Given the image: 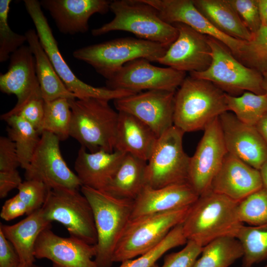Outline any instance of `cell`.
Here are the masks:
<instances>
[{
  "mask_svg": "<svg viewBox=\"0 0 267 267\" xmlns=\"http://www.w3.org/2000/svg\"><path fill=\"white\" fill-rule=\"evenodd\" d=\"M263 187L259 170L227 152L211 190L239 203Z\"/></svg>",
  "mask_w": 267,
  "mask_h": 267,
  "instance_id": "44dd1931",
  "label": "cell"
},
{
  "mask_svg": "<svg viewBox=\"0 0 267 267\" xmlns=\"http://www.w3.org/2000/svg\"><path fill=\"white\" fill-rule=\"evenodd\" d=\"M263 76V87L265 93L267 95V71L262 73Z\"/></svg>",
  "mask_w": 267,
  "mask_h": 267,
  "instance_id": "f907efd6",
  "label": "cell"
},
{
  "mask_svg": "<svg viewBox=\"0 0 267 267\" xmlns=\"http://www.w3.org/2000/svg\"><path fill=\"white\" fill-rule=\"evenodd\" d=\"M81 191L93 213L97 237L94 261L98 267H111L116 246L131 220L134 200L85 186Z\"/></svg>",
  "mask_w": 267,
  "mask_h": 267,
  "instance_id": "3957f363",
  "label": "cell"
},
{
  "mask_svg": "<svg viewBox=\"0 0 267 267\" xmlns=\"http://www.w3.org/2000/svg\"><path fill=\"white\" fill-rule=\"evenodd\" d=\"M32 267H41V266H37V265H33Z\"/></svg>",
  "mask_w": 267,
  "mask_h": 267,
  "instance_id": "f5cc1de1",
  "label": "cell"
},
{
  "mask_svg": "<svg viewBox=\"0 0 267 267\" xmlns=\"http://www.w3.org/2000/svg\"><path fill=\"white\" fill-rule=\"evenodd\" d=\"M261 26L267 27V0H258Z\"/></svg>",
  "mask_w": 267,
  "mask_h": 267,
  "instance_id": "c3c4849f",
  "label": "cell"
},
{
  "mask_svg": "<svg viewBox=\"0 0 267 267\" xmlns=\"http://www.w3.org/2000/svg\"><path fill=\"white\" fill-rule=\"evenodd\" d=\"M176 91L151 90L114 100L118 112L130 114L147 126L158 138L174 125Z\"/></svg>",
  "mask_w": 267,
  "mask_h": 267,
  "instance_id": "9a60e30c",
  "label": "cell"
},
{
  "mask_svg": "<svg viewBox=\"0 0 267 267\" xmlns=\"http://www.w3.org/2000/svg\"><path fill=\"white\" fill-rule=\"evenodd\" d=\"M197 9L220 31L235 39L250 41L252 34L227 0H193Z\"/></svg>",
  "mask_w": 267,
  "mask_h": 267,
  "instance_id": "f1b7e54d",
  "label": "cell"
},
{
  "mask_svg": "<svg viewBox=\"0 0 267 267\" xmlns=\"http://www.w3.org/2000/svg\"><path fill=\"white\" fill-rule=\"evenodd\" d=\"M235 237L243 248V267H252L267 259V223L258 225L243 224Z\"/></svg>",
  "mask_w": 267,
  "mask_h": 267,
  "instance_id": "1f68e13d",
  "label": "cell"
},
{
  "mask_svg": "<svg viewBox=\"0 0 267 267\" xmlns=\"http://www.w3.org/2000/svg\"><path fill=\"white\" fill-rule=\"evenodd\" d=\"M234 57L248 67L267 71V27L261 26L250 41H244Z\"/></svg>",
  "mask_w": 267,
  "mask_h": 267,
  "instance_id": "e575fe53",
  "label": "cell"
},
{
  "mask_svg": "<svg viewBox=\"0 0 267 267\" xmlns=\"http://www.w3.org/2000/svg\"><path fill=\"white\" fill-rule=\"evenodd\" d=\"M253 34L262 26L258 0H227Z\"/></svg>",
  "mask_w": 267,
  "mask_h": 267,
  "instance_id": "ab89813d",
  "label": "cell"
},
{
  "mask_svg": "<svg viewBox=\"0 0 267 267\" xmlns=\"http://www.w3.org/2000/svg\"><path fill=\"white\" fill-rule=\"evenodd\" d=\"M263 186L267 190V161L266 162L260 169Z\"/></svg>",
  "mask_w": 267,
  "mask_h": 267,
  "instance_id": "681fc988",
  "label": "cell"
},
{
  "mask_svg": "<svg viewBox=\"0 0 267 267\" xmlns=\"http://www.w3.org/2000/svg\"><path fill=\"white\" fill-rule=\"evenodd\" d=\"M71 120L69 99L60 98L45 102L41 134L48 132L56 135L60 141H64L70 136Z\"/></svg>",
  "mask_w": 267,
  "mask_h": 267,
  "instance_id": "836d02e7",
  "label": "cell"
},
{
  "mask_svg": "<svg viewBox=\"0 0 267 267\" xmlns=\"http://www.w3.org/2000/svg\"><path fill=\"white\" fill-rule=\"evenodd\" d=\"M173 25L178 31V37L157 62L183 72L206 70L212 59L208 36L182 23Z\"/></svg>",
  "mask_w": 267,
  "mask_h": 267,
  "instance_id": "2e32d148",
  "label": "cell"
},
{
  "mask_svg": "<svg viewBox=\"0 0 267 267\" xmlns=\"http://www.w3.org/2000/svg\"><path fill=\"white\" fill-rule=\"evenodd\" d=\"M23 1L26 10L35 25L42 47L60 78L76 98H95L110 101L133 94L131 91L127 90L94 87L80 80L62 56L40 1L24 0Z\"/></svg>",
  "mask_w": 267,
  "mask_h": 267,
  "instance_id": "ba28073f",
  "label": "cell"
},
{
  "mask_svg": "<svg viewBox=\"0 0 267 267\" xmlns=\"http://www.w3.org/2000/svg\"><path fill=\"white\" fill-rule=\"evenodd\" d=\"M212 62L201 72L190 73L192 77L212 82L223 92L237 96L245 91L265 93L262 73L244 65L222 42L208 36Z\"/></svg>",
  "mask_w": 267,
  "mask_h": 267,
  "instance_id": "9c48e42d",
  "label": "cell"
},
{
  "mask_svg": "<svg viewBox=\"0 0 267 267\" xmlns=\"http://www.w3.org/2000/svg\"><path fill=\"white\" fill-rule=\"evenodd\" d=\"M109 101L95 98L69 99L72 111L70 136L90 152L115 150L119 113Z\"/></svg>",
  "mask_w": 267,
  "mask_h": 267,
  "instance_id": "277c9868",
  "label": "cell"
},
{
  "mask_svg": "<svg viewBox=\"0 0 267 267\" xmlns=\"http://www.w3.org/2000/svg\"><path fill=\"white\" fill-rule=\"evenodd\" d=\"M238 204L211 190L200 195L182 223L187 241L204 247L219 237H235L243 224L239 218Z\"/></svg>",
  "mask_w": 267,
  "mask_h": 267,
  "instance_id": "6da1fadb",
  "label": "cell"
},
{
  "mask_svg": "<svg viewBox=\"0 0 267 267\" xmlns=\"http://www.w3.org/2000/svg\"><path fill=\"white\" fill-rule=\"evenodd\" d=\"M17 189V194L25 204L27 215L42 208L50 189L43 182L36 180H25Z\"/></svg>",
  "mask_w": 267,
  "mask_h": 267,
  "instance_id": "f35d334b",
  "label": "cell"
},
{
  "mask_svg": "<svg viewBox=\"0 0 267 267\" xmlns=\"http://www.w3.org/2000/svg\"><path fill=\"white\" fill-rule=\"evenodd\" d=\"M225 93L209 81L186 77L175 93L174 125L184 133L204 130L228 111Z\"/></svg>",
  "mask_w": 267,
  "mask_h": 267,
  "instance_id": "7a4b0ae2",
  "label": "cell"
},
{
  "mask_svg": "<svg viewBox=\"0 0 267 267\" xmlns=\"http://www.w3.org/2000/svg\"><path fill=\"white\" fill-rule=\"evenodd\" d=\"M44 105L45 101L42 95L36 96L26 102L14 115L19 116L27 121L41 134V128L44 115Z\"/></svg>",
  "mask_w": 267,
  "mask_h": 267,
  "instance_id": "b9f144b4",
  "label": "cell"
},
{
  "mask_svg": "<svg viewBox=\"0 0 267 267\" xmlns=\"http://www.w3.org/2000/svg\"><path fill=\"white\" fill-rule=\"evenodd\" d=\"M51 227V222L44 217L40 209L12 225L0 223L1 230L18 253L21 263L33 266L35 261V246L41 233Z\"/></svg>",
  "mask_w": 267,
  "mask_h": 267,
  "instance_id": "484cf974",
  "label": "cell"
},
{
  "mask_svg": "<svg viewBox=\"0 0 267 267\" xmlns=\"http://www.w3.org/2000/svg\"><path fill=\"white\" fill-rule=\"evenodd\" d=\"M17 170L0 172V198L5 197L14 188H17L22 182Z\"/></svg>",
  "mask_w": 267,
  "mask_h": 267,
  "instance_id": "bcb514c9",
  "label": "cell"
},
{
  "mask_svg": "<svg viewBox=\"0 0 267 267\" xmlns=\"http://www.w3.org/2000/svg\"><path fill=\"white\" fill-rule=\"evenodd\" d=\"M219 120L227 152L260 170L267 161V145L256 127L242 122L230 111Z\"/></svg>",
  "mask_w": 267,
  "mask_h": 267,
  "instance_id": "d6986e66",
  "label": "cell"
},
{
  "mask_svg": "<svg viewBox=\"0 0 267 267\" xmlns=\"http://www.w3.org/2000/svg\"><path fill=\"white\" fill-rule=\"evenodd\" d=\"M228 111L233 113L242 122L255 126L267 113V95L245 91L234 96L225 93Z\"/></svg>",
  "mask_w": 267,
  "mask_h": 267,
  "instance_id": "d6a6232c",
  "label": "cell"
},
{
  "mask_svg": "<svg viewBox=\"0 0 267 267\" xmlns=\"http://www.w3.org/2000/svg\"><path fill=\"white\" fill-rule=\"evenodd\" d=\"M11 0H0V62L10 58L11 55L27 42L25 35L14 32L8 23Z\"/></svg>",
  "mask_w": 267,
  "mask_h": 267,
  "instance_id": "74e56055",
  "label": "cell"
},
{
  "mask_svg": "<svg viewBox=\"0 0 267 267\" xmlns=\"http://www.w3.org/2000/svg\"><path fill=\"white\" fill-rule=\"evenodd\" d=\"M110 10L114 14V18L101 27L92 29L93 36L123 31L132 33L138 39L168 47L178 37L177 28L163 20L157 10L144 0L111 1Z\"/></svg>",
  "mask_w": 267,
  "mask_h": 267,
  "instance_id": "5b68a950",
  "label": "cell"
},
{
  "mask_svg": "<svg viewBox=\"0 0 267 267\" xmlns=\"http://www.w3.org/2000/svg\"><path fill=\"white\" fill-rule=\"evenodd\" d=\"M9 59L8 70L0 75V90L7 94H14L17 100L12 109L1 115V120L14 115L34 96L42 95L35 59L29 46L23 45L11 55Z\"/></svg>",
  "mask_w": 267,
  "mask_h": 267,
  "instance_id": "e0dca14e",
  "label": "cell"
},
{
  "mask_svg": "<svg viewBox=\"0 0 267 267\" xmlns=\"http://www.w3.org/2000/svg\"><path fill=\"white\" fill-rule=\"evenodd\" d=\"M115 150L130 154L147 162L158 137L145 124L134 116L118 112Z\"/></svg>",
  "mask_w": 267,
  "mask_h": 267,
  "instance_id": "d4e9b609",
  "label": "cell"
},
{
  "mask_svg": "<svg viewBox=\"0 0 267 267\" xmlns=\"http://www.w3.org/2000/svg\"><path fill=\"white\" fill-rule=\"evenodd\" d=\"M41 209L46 221L60 222L70 236L96 245L97 237L92 210L87 198L78 190L49 189Z\"/></svg>",
  "mask_w": 267,
  "mask_h": 267,
  "instance_id": "30bf717a",
  "label": "cell"
},
{
  "mask_svg": "<svg viewBox=\"0 0 267 267\" xmlns=\"http://www.w3.org/2000/svg\"><path fill=\"white\" fill-rule=\"evenodd\" d=\"M201 254L193 267H229L242 258L243 250L236 238L226 236L210 242L203 247Z\"/></svg>",
  "mask_w": 267,
  "mask_h": 267,
  "instance_id": "f546056e",
  "label": "cell"
},
{
  "mask_svg": "<svg viewBox=\"0 0 267 267\" xmlns=\"http://www.w3.org/2000/svg\"><path fill=\"white\" fill-rule=\"evenodd\" d=\"M60 141L51 133H42L39 144L25 170V179L41 181L50 189L65 188L78 190L82 183L64 160L60 149Z\"/></svg>",
  "mask_w": 267,
  "mask_h": 267,
  "instance_id": "7c38bea8",
  "label": "cell"
},
{
  "mask_svg": "<svg viewBox=\"0 0 267 267\" xmlns=\"http://www.w3.org/2000/svg\"><path fill=\"white\" fill-rule=\"evenodd\" d=\"M199 196L188 182L159 188L146 185L134 200L131 220L190 207Z\"/></svg>",
  "mask_w": 267,
  "mask_h": 267,
  "instance_id": "603a6c76",
  "label": "cell"
},
{
  "mask_svg": "<svg viewBox=\"0 0 267 267\" xmlns=\"http://www.w3.org/2000/svg\"><path fill=\"white\" fill-rule=\"evenodd\" d=\"M185 77V72L171 67L156 66L145 58H138L125 64L106 80V87L136 93L151 90L176 91Z\"/></svg>",
  "mask_w": 267,
  "mask_h": 267,
  "instance_id": "4fadbf2b",
  "label": "cell"
},
{
  "mask_svg": "<svg viewBox=\"0 0 267 267\" xmlns=\"http://www.w3.org/2000/svg\"><path fill=\"white\" fill-rule=\"evenodd\" d=\"M127 153L114 150L88 152L81 146L75 162L74 168L82 186L104 190L117 171Z\"/></svg>",
  "mask_w": 267,
  "mask_h": 267,
  "instance_id": "cb8c5ba5",
  "label": "cell"
},
{
  "mask_svg": "<svg viewBox=\"0 0 267 267\" xmlns=\"http://www.w3.org/2000/svg\"><path fill=\"white\" fill-rule=\"evenodd\" d=\"M20 166L15 143L8 137H0V172L17 170Z\"/></svg>",
  "mask_w": 267,
  "mask_h": 267,
  "instance_id": "7bdbcfd3",
  "label": "cell"
},
{
  "mask_svg": "<svg viewBox=\"0 0 267 267\" xmlns=\"http://www.w3.org/2000/svg\"><path fill=\"white\" fill-rule=\"evenodd\" d=\"M21 263L14 247L0 230V267H18Z\"/></svg>",
  "mask_w": 267,
  "mask_h": 267,
  "instance_id": "ee69618b",
  "label": "cell"
},
{
  "mask_svg": "<svg viewBox=\"0 0 267 267\" xmlns=\"http://www.w3.org/2000/svg\"><path fill=\"white\" fill-rule=\"evenodd\" d=\"M264 267H267V265L266 266H265Z\"/></svg>",
  "mask_w": 267,
  "mask_h": 267,
  "instance_id": "db71d44e",
  "label": "cell"
},
{
  "mask_svg": "<svg viewBox=\"0 0 267 267\" xmlns=\"http://www.w3.org/2000/svg\"><path fill=\"white\" fill-rule=\"evenodd\" d=\"M204 131L194 155L190 158L187 180L199 196L211 190L212 182L227 153L219 117Z\"/></svg>",
  "mask_w": 267,
  "mask_h": 267,
  "instance_id": "5bb4252c",
  "label": "cell"
},
{
  "mask_svg": "<svg viewBox=\"0 0 267 267\" xmlns=\"http://www.w3.org/2000/svg\"><path fill=\"white\" fill-rule=\"evenodd\" d=\"M153 6L161 18L173 25L185 24L198 32L223 44L234 56L239 52L244 41L228 36L217 29L195 7L193 0H144Z\"/></svg>",
  "mask_w": 267,
  "mask_h": 267,
  "instance_id": "ffe728a7",
  "label": "cell"
},
{
  "mask_svg": "<svg viewBox=\"0 0 267 267\" xmlns=\"http://www.w3.org/2000/svg\"><path fill=\"white\" fill-rule=\"evenodd\" d=\"M147 162L127 153L103 190L120 198L134 200L147 185Z\"/></svg>",
  "mask_w": 267,
  "mask_h": 267,
  "instance_id": "83f0119b",
  "label": "cell"
},
{
  "mask_svg": "<svg viewBox=\"0 0 267 267\" xmlns=\"http://www.w3.org/2000/svg\"><path fill=\"white\" fill-rule=\"evenodd\" d=\"M191 206L131 219L116 246L113 262L132 259L154 248L174 227L183 222Z\"/></svg>",
  "mask_w": 267,
  "mask_h": 267,
  "instance_id": "52a82bcc",
  "label": "cell"
},
{
  "mask_svg": "<svg viewBox=\"0 0 267 267\" xmlns=\"http://www.w3.org/2000/svg\"><path fill=\"white\" fill-rule=\"evenodd\" d=\"M168 47L149 41L132 37L120 38L75 50L73 57L92 66L106 80L125 64L138 58L157 62Z\"/></svg>",
  "mask_w": 267,
  "mask_h": 267,
  "instance_id": "8992f818",
  "label": "cell"
},
{
  "mask_svg": "<svg viewBox=\"0 0 267 267\" xmlns=\"http://www.w3.org/2000/svg\"><path fill=\"white\" fill-rule=\"evenodd\" d=\"M35 59L36 74L45 102L64 98H76L66 88L54 69L40 42L37 32L29 29L24 34Z\"/></svg>",
  "mask_w": 267,
  "mask_h": 267,
  "instance_id": "4316f807",
  "label": "cell"
},
{
  "mask_svg": "<svg viewBox=\"0 0 267 267\" xmlns=\"http://www.w3.org/2000/svg\"><path fill=\"white\" fill-rule=\"evenodd\" d=\"M184 133L173 125L157 140L147 162V185L159 188L188 182L190 158L184 152Z\"/></svg>",
  "mask_w": 267,
  "mask_h": 267,
  "instance_id": "8fae6325",
  "label": "cell"
},
{
  "mask_svg": "<svg viewBox=\"0 0 267 267\" xmlns=\"http://www.w3.org/2000/svg\"><path fill=\"white\" fill-rule=\"evenodd\" d=\"M203 247L188 240L181 250L167 254L161 267L154 264L151 267H193Z\"/></svg>",
  "mask_w": 267,
  "mask_h": 267,
  "instance_id": "60d3db41",
  "label": "cell"
},
{
  "mask_svg": "<svg viewBox=\"0 0 267 267\" xmlns=\"http://www.w3.org/2000/svg\"><path fill=\"white\" fill-rule=\"evenodd\" d=\"M8 137L15 144L20 167L28 166L41 139V134L31 124L16 115L4 118Z\"/></svg>",
  "mask_w": 267,
  "mask_h": 267,
  "instance_id": "4dcf8cb0",
  "label": "cell"
},
{
  "mask_svg": "<svg viewBox=\"0 0 267 267\" xmlns=\"http://www.w3.org/2000/svg\"><path fill=\"white\" fill-rule=\"evenodd\" d=\"M41 6L47 10L59 31L66 35L85 33L89 20L95 13L110 10L111 1L107 0H42Z\"/></svg>",
  "mask_w": 267,
  "mask_h": 267,
  "instance_id": "7402d4cb",
  "label": "cell"
},
{
  "mask_svg": "<svg viewBox=\"0 0 267 267\" xmlns=\"http://www.w3.org/2000/svg\"><path fill=\"white\" fill-rule=\"evenodd\" d=\"M255 127L267 145V113L260 119Z\"/></svg>",
  "mask_w": 267,
  "mask_h": 267,
  "instance_id": "7dc6e473",
  "label": "cell"
},
{
  "mask_svg": "<svg viewBox=\"0 0 267 267\" xmlns=\"http://www.w3.org/2000/svg\"><path fill=\"white\" fill-rule=\"evenodd\" d=\"M50 228L44 230L37 240L36 258L50 260L53 267H98L92 260L96 255L95 245L70 236H58Z\"/></svg>",
  "mask_w": 267,
  "mask_h": 267,
  "instance_id": "ac0fdd59",
  "label": "cell"
},
{
  "mask_svg": "<svg viewBox=\"0 0 267 267\" xmlns=\"http://www.w3.org/2000/svg\"><path fill=\"white\" fill-rule=\"evenodd\" d=\"M18 267H32V266H30L27 264L21 263L20 265L18 266Z\"/></svg>",
  "mask_w": 267,
  "mask_h": 267,
  "instance_id": "816d5d0a",
  "label": "cell"
},
{
  "mask_svg": "<svg viewBox=\"0 0 267 267\" xmlns=\"http://www.w3.org/2000/svg\"><path fill=\"white\" fill-rule=\"evenodd\" d=\"M187 242L181 223L174 227L154 248L135 259L121 262L118 267H151L167 252L175 247L185 244Z\"/></svg>",
  "mask_w": 267,
  "mask_h": 267,
  "instance_id": "d590c367",
  "label": "cell"
},
{
  "mask_svg": "<svg viewBox=\"0 0 267 267\" xmlns=\"http://www.w3.org/2000/svg\"><path fill=\"white\" fill-rule=\"evenodd\" d=\"M238 214L242 223L250 225L267 223V190L263 187L239 202Z\"/></svg>",
  "mask_w": 267,
  "mask_h": 267,
  "instance_id": "8d00e7d4",
  "label": "cell"
},
{
  "mask_svg": "<svg viewBox=\"0 0 267 267\" xmlns=\"http://www.w3.org/2000/svg\"><path fill=\"white\" fill-rule=\"evenodd\" d=\"M27 213V209L25 204L16 194L5 201L0 215L2 219L9 221Z\"/></svg>",
  "mask_w": 267,
  "mask_h": 267,
  "instance_id": "f6af8a7d",
  "label": "cell"
}]
</instances>
